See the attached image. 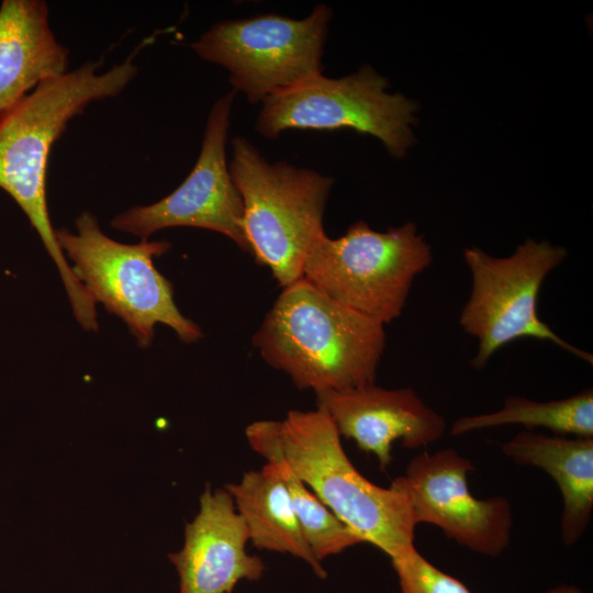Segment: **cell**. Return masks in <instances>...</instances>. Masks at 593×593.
Instances as JSON below:
<instances>
[{
  "mask_svg": "<svg viewBox=\"0 0 593 593\" xmlns=\"http://www.w3.org/2000/svg\"><path fill=\"white\" fill-rule=\"evenodd\" d=\"M138 48L124 61L100 72L101 60L40 83L0 114V188L26 215L55 262L77 322L98 329L96 303L78 281L63 254L53 227L46 195V176L53 145L69 122L92 102L120 94L137 76Z\"/></svg>",
  "mask_w": 593,
  "mask_h": 593,
  "instance_id": "cell-1",
  "label": "cell"
},
{
  "mask_svg": "<svg viewBox=\"0 0 593 593\" xmlns=\"http://www.w3.org/2000/svg\"><path fill=\"white\" fill-rule=\"evenodd\" d=\"M545 593H583V592L577 586L561 584L546 591Z\"/></svg>",
  "mask_w": 593,
  "mask_h": 593,
  "instance_id": "cell-20",
  "label": "cell"
},
{
  "mask_svg": "<svg viewBox=\"0 0 593 593\" xmlns=\"http://www.w3.org/2000/svg\"><path fill=\"white\" fill-rule=\"evenodd\" d=\"M248 541L232 495L206 484L199 513L186 525L183 547L168 555L179 575V593H233L242 580H260L266 567L247 552Z\"/></svg>",
  "mask_w": 593,
  "mask_h": 593,
  "instance_id": "cell-13",
  "label": "cell"
},
{
  "mask_svg": "<svg viewBox=\"0 0 593 593\" xmlns=\"http://www.w3.org/2000/svg\"><path fill=\"white\" fill-rule=\"evenodd\" d=\"M332 9L320 3L303 19L265 13L213 24L190 44L201 59L225 68L233 91L250 103L322 74Z\"/></svg>",
  "mask_w": 593,
  "mask_h": 593,
  "instance_id": "cell-9",
  "label": "cell"
},
{
  "mask_svg": "<svg viewBox=\"0 0 593 593\" xmlns=\"http://www.w3.org/2000/svg\"><path fill=\"white\" fill-rule=\"evenodd\" d=\"M389 81L371 66L342 78L313 76L262 101L256 131L277 138L287 130H354L377 137L402 158L414 144L417 103L389 93Z\"/></svg>",
  "mask_w": 593,
  "mask_h": 593,
  "instance_id": "cell-8",
  "label": "cell"
},
{
  "mask_svg": "<svg viewBox=\"0 0 593 593\" xmlns=\"http://www.w3.org/2000/svg\"><path fill=\"white\" fill-rule=\"evenodd\" d=\"M253 450L279 458L363 542L390 559L414 546L416 521L407 497L366 479L348 459L326 413L292 410L282 421H257L245 429Z\"/></svg>",
  "mask_w": 593,
  "mask_h": 593,
  "instance_id": "cell-2",
  "label": "cell"
},
{
  "mask_svg": "<svg viewBox=\"0 0 593 593\" xmlns=\"http://www.w3.org/2000/svg\"><path fill=\"white\" fill-rule=\"evenodd\" d=\"M474 469L455 449L425 451L390 486L407 497L416 524H433L459 545L495 557L510 544L512 507L505 497L480 500L470 493L467 475Z\"/></svg>",
  "mask_w": 593,
  "mask_h": 593,
  "instance_id": "cell-11",
  "label": "cell"
},
{
  "mask_svg": "<svg viewBox=\"0 0 593 593\" xmlns=\"http://www.w3.org/2000/svg\"><path fill=\"white\" fill-rule=\"evenodd\" d=\"M230 172L244 204L251 256L279 286L302 278V265L323 217L333 179L286 161L269 163L245 137L232 139Z\"/></svg>",
  "mask_w": 593,
  "mask_h": 593,
  "instance_id": "cell-4",
  "label": "cell"
},
{
  "mask_svg": "<svg viewBox=\"0 0 593 593\" xmlns=\"http://www.w3.org/2000/svg\"><path fill=\"white\" fill-rule=\"evenodd\" d=\"M235 91L219 98L205 124L199 157L170 194L116 215L111 226L142 239L169 227H198L220 233L251 255L244 228V204L226 163V142Z\"/></svg>",
  "mask_w": 593,
  "mask_h": 593,
  "instance_id": "cell-10",
  "label": "cell"
},
{
  "mask_svg": "<svg viewBox=\"0 0 593 593\" xmlns=\"http://www.w3.org/2000/svg\"><path fill=\"white\" fill-rule=\"evenodd\" d=\"M224 489L249 533V541L258 548L289 553L306 562L313 572L325 579L327 573L313 555L299 523L291 496L275 463L261 470L245 472L238 483Z\"/></svg>",
  "mask_w": 593,
  "mask_h": 593,
  "instance_id": "cell-16",
  "label": "cell"
},
{
  "mask_svg": "<svg viewBox=\"0 0 593 593\" xmlns=\"http://www.w3.org/2000/svg\"><path fill=\"white\" fill-rule=\"evenodd\" d=\"M502 451L518 465L547 472L562 495L561 539L574 545L589 526L593 510V438L516 434Z\"/></svg>",
  "mask_w": 593,
  "mask_h": 593,
  "instance_id": "cell-15",
  "label": "cell"
},
{
  "mask_svg": "<svg viewBox=\"0 0 593 593\" xmlns=\"http://www.w3.org/2000/svg\"><path fill=\"white\" fill-rule=\"evenodd\" d=\"M75 225L76 232L56 230L63 254L74 264V275L96 304L124 322L142 348L152 344L157 324L170 327L184 343L202 338L201 328L178 310L172 283L154 265L171 247L169 242H118L87 211L77 216Z\"/></svg>",
  "mask_w": 593,
  "mask_h": 593,
  "instance_id": "cell-5",
  "label": "cell"
},
{
  "mask_svg": "<svg viewBox=\"0 0 593 593\" xmlns=\"http://www.w3.org/2000/svg\"><path fill=\"white\" fill-rule=\"evenodd\" d=\"M267 462L276 465L291 496L299 523L305 539L314 555L322 562L325 558L340 553L345 549L363 540L340 519H338L316 496L299 480L289 466L279 458Z\"/></svg>",
  "mask_w": 593,
  "mask_h": 593,
  "instance_id": "cell-18",
  "label": "cell"
},
{
  "mask_svg": "<svg viewBox=\"0 0 593 593\" xmlns=\"http://www.w3.org/2000/svg\"><path fill=\"white\" fill-rule=\"evenodd\" d=\"M432 260L430 246L414 223L377 232L358 221L338 238L323 232L314 239L302 265V278L384 325L401 315L415 277Z\"/></svg>",
  "mask_w": 593,
  "mask_h": 593,
  "instance_id": "cell-6",
  "label": "cell"
},
{
  "mask_svg": "<svg viewBox=\"0 0 593 593\" xmlns=\"http://www.w3.org/2000/svg\"><path fill=\"white\" fill-rule=\"evenodd\" d=\"M315 393L317 409L327 414L338 434L373 454L382 471L392 461L393 441L421 448L440 439L446 430L444 417L410 388L388 390L373 382Z\"/></svg>",
  "mask_w": 593,
  "mask_h": 593,
  "instance_id": "cell-12",
  "label": "cell"
},
{
  "mask_svg": "<svg viewBox=\"0 0 593 593\" xmlns=\"http://www.w3.org/2000/svg\"><path fill=\"white\" fill-rule=\"evenodd\" d=\"M507 424H521L529 429L545 427L558 434L593 438V392L590 389L548 402L508 396L499 411L456 419L450 433L457 436Z\"/></svg>",
  "mask_w": 593,
  "mask_h": 593,
  "instance_id": "cell-17",
  "label": "cell"
},
{
  "mask_svg": "<svg viewBox=\"0 0 593 593\" xmlns=\"http://www.w3.org/2000/svg\"><path fill=\"white\" fill-rule=\"evenodd\" d=\"M383 326L301 278L283 288L253 345L299 389L346 390L374 382Z\"/></svg>",
  "mask_w": 593,
  "mask_h": 593,
  "instance_id": "cell-3",
  "label": "cell"
},
{
  "mask_svg": "<svg viewBox=\"0 0 593 593\" xmlns=\"http://www.w3.org/2000/svg\"><path fill=\"white\" fill-rule=\"evenodd\" d=\"M566 257L563 247L534 239H526L508 257H493L478 247L463 250L472 287L459 324L479 342L472 367L484 368L500 348L523 337L548 340L593 363L591 354L566 342L538 316L542 282Z\"/></svg>",
  "mask_w": 593,
  "mask_h": 593,
  "instance_id": "cell-7",
  "label": "cell"
},
{
  "mask_svg": "<svg viewBox=\"0 0 593 593\" xmlns=\"http://www.w3.org/2000/svg\"><path fill=\"white\" fill-rule=\"evenodd\" d=\"M69 52L49 24L43 0L0 5V114L40 83L68 71Z\"/></svg>",
  "mask_w": 593,
  "mask_h": 593,
  "instance_id": "cell-14",
  "label": "cell"
},
{
  "mask_svg": "<svg viewBox=\"0 0 593 593\" xmlns=\"http://www.w3.org/2000/svg\"><path fill=\"white\" fill-rule=\"evenodd\" d=\"M391 562L401 593H471L461 581L427 561L415 547Z\"/></svg>",
  "mask_w": 593,
  "mask_h": 593,
  "instance_id": "cell-19",
  "label": "cell"
}]
</instances>
